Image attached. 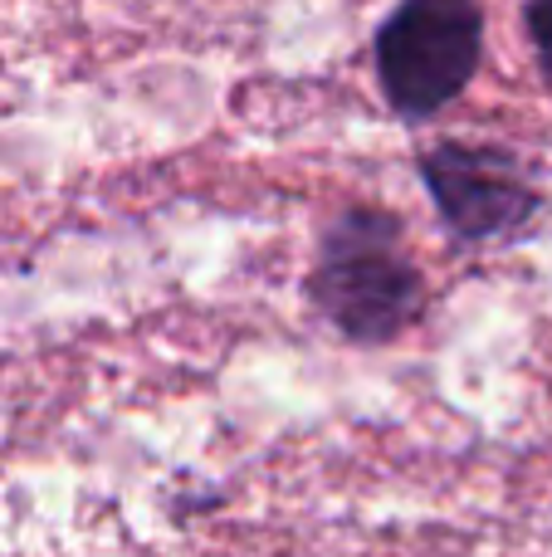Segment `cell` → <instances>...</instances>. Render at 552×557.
Masks as SVG:
<instances>
[{"mask_svg":"<svg viewBox=\"0 0 552 557\" xmlns=\"http://www.w3.org/2000/svg\"><path fill=\"white\" fill-rule=\"evenodd\" d=\"M303 294L348 343H397L426 313V274L406 250V221L381 206H342L318 231Z\"/></svg>","mask_w":552,"mask_h":557,"instance_id":"6da1fadb","label":"cell"},{"mask_svg":"<svg viewBox=\"0 0 552 557\" xmlns=\"http://www.w3.org/2000/svg\"><path fill=\"white\" fill-rule=\"evenodd\" d=\"M377 84L401 123L446 113L485 64L479 0H397L372 39Z\"/></svg>","mask_w":552,"mask_h":557,"instance_id":"7a4b0ae2","label":"cell"},{"mask_svg":"<svg viewBox=\"0 0 552 557\" xmlns=\"http://www.w3.org/2000/svg\"><path fill=\"white\" fill-rule=\"evenodd\" d=\"M416 172L440 225L460 245L514 235L543 206L524 162L494 143H436L416 157Z\"/></svg>","mask_w":552,"mask_h":557,"instance_id":"3957f363","label":"cell"},{"mask_svg":"<svg viewBox=\"0 0 552 557\" xmlns=\"http://www.w3.org/2000/svg\"><path fill=\"white\" fill-rule=\"evenodd\" d=\"M524 29H528V45L538 54V69L552 84V0H528L524 5Z\"/></svg>","mask_w":552,"mask_h":557,"instance_id":"277c9868","label":"cell"}]
</instances>
